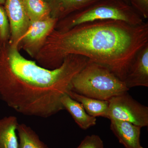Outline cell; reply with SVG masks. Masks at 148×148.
<instances>
[{"label": "cell", "instance_id": "6", "mask_svg": "<svg viewBox=\"0 0 148 148\" xmlns=\"http://www.w3.org/2000/svg\"><path fill=\"white\" fill-rule=\"evenodd\" d=\"M57 21L51 17L43 21L31 22L26 34L16 45L18 50H23L32 58H35L55 29Z\"/></svg>", "mask_w": 148, "mask_h": 148}, {"label": "cell", "instance_id": "11", "mask_svg": "<svg viewBox=\"0 0 148 148\" xmlns=\"http://www.w3.org/2000/svg\"><path fill=\"white\" fill-rule=\"evenodd\" d=\"M61 103L64 110L69 112L81 129L86 130L96 125V118L88 114L82 105L68 94L61 98Z\"/></svg>", "mask_w": 148, "mask_h": 148}, {"label": "cell", "instance_id": "7", "mask_svg": "<svg viewBox=\"0 0 148 148\" xmlns=\"http://www.w3.org/2000/svg\"><path fill=\"white\" fill-rule=\"evenodd\" d=\"M5 9L7 14L10 36L9 41L17 45L31 24L23 0H6Z\"/></svg>", "mask_w": 148, "mask_h": 148}, {"label": "cell", "instance_id": "13", "mask_svg": "<svg viewBox=\"0 0 148 148\" xmlns=\"http://www.w3.org/2000/svg\"><path fill=\"white\" fill-rule=\"evenodd\" d=\"M68 95L74 100L80 103L86 112L89 115L95 118L103 117L108 118V101L89 98L80 95L72 90L69 92Z\"/></svg>", "mask_w": 148, "mask_h": 148}, {"label": "cell", "instance_id": "17", "mask_svg": "<svg viewBox=\"0 0 148 148\" xmlns=\"http://www.w3.org/2000/svg\"><path fill=\"white\" fill-rule=\"evenodd\" d=\"M77 148H104V143L98 135H87Z\"/></svg>", "mask_w": 148, "mask_h": 148}, {"label": "cell", "instance_id": "9", "mask_svg": "<svg viewBox=\"0 0 148 148\" xmlns=\"http://www.w3.org/2000/svg\"><path fill=\"white\" fill-rule=\"evenodd\" d=\"M110 120L111 131L125 148H144L140 142L142 127L128 122Z\"/></svg>", "mask_w": 148, "mask_h": 148}, {"label": "cell", "instance_id": "5", "mask_svg": "<svg viewBox=\"0 0 148 148\" xmlns=\"http://www.w3.org/2000/svg\"><path fill=\"white\" fill-rule=\"evenodd\" d=\"M108 119L128 122L142 127L148 126V108L136 101L127 91L109 100Z\"/></svg>", "mask_w": 148, "mask_h": 148}, {"label": "cell", "instance_id": "19", "mask_svg": "<svg viewBox=\"0 0 148 148\" xmlns=\"http://www.w3.org/2000/svg\"><path fill=\"white\" fill-rule=\"evenodd\" d=\"M6 0H0V5H4Z\"/></svg>", "mask_w": 148, "mask_h": 148}, {"label": "cell", "instance_id": "8", "mask_svg": "<svg viewBox=\"0 0 148 148\" xmlns=\"http://www.w3.org/2000/svg\"><path fill=\"white\" fill-rule=\"evenodd\" d=\"M124 82L128 88L148 87V43L138 51Z\"/></svg>", "mask_w": 148, "mask_h": 148}, {"label": "cell", "instance_id": "10", "mask_svg": "<svg viewBox=\"0 0 148 148\" xmlns=\"http://www.w3.org/2000/svg\"><path fill=\"white\" fill-rule=\"evenodd\" d=\"M49 5L51 17L57 21L81 10L98 0H45Z\"/></svg>", "mask_w": 148, "mask_h": 148}, {"label": "cell", "instance_id": "3", "mask_svg": "<svg viewBox=\"0 0 148 148\" xmlns=\"http://www.w3.org/2000/svg\"><path fill=\"white\" fill-rule=\"evenodd\" d=\"M129 90L109 68L89 59L72 82V91L102 101H109Z\"/></svg>", "mask_w": 148, "mask_h": 148}, {"label": "cell", "instance_id": "20", "mask_svg": "<svg viewBox=\"0 0 148 148\" xmlns=\"http://www.w3.org/2000/svg\"><path fill=\"white\" fill-rule=\"evenodd\" d=\"M125 3H127L128 4L130 5V3L129 0H123Z\"/></svg>", "mask_w": 148, "mask_h": 148}, {"label": "cell", "instance_id": "14", "mask_svg": "<svg viewBox=\"0 0 148 148\" xmlns=\"http://www.w3.org/2000/svg\"><path fill=\"white\" fill-rule=\"evenodd\" d=\"M23 1L31 22L43 21L51 17L50 7L45 0Z\"/></svg>", "mask_w": 148, "mask_h": 148}, {"label": "cell", "instance_id": "2", "mask_svg": "<svg viewBox=\"0 0 148 148\" xmlns=\"http://www.w3.org/2000/svg\"><path fill=\"white\" fill-rule=\"evenodd\" d=\"M148 43V23L132 25L117 20L79 24L65 31L53 30L34 58L53 70L72 54L106 66L124 82L139 50Z\"/></svg>", "mask_w": 148, "mask_h": 148}, {"label": "cell", "instance_id": "4", "mask_svg": "<svg viewBox=\"0 0 148 148\" xmlns=\"http://www.w3.org/2000/svg\"><path fill=\"white\" fill-rule=\"evenodd\" d=\"M117 20L139 25L144 19L123 0H98L81 10L57 21L55 30L65 31L87 22Z\"/></svg>", "mask_w": 148, "mask_h": 148}, {"label": "cell", "instance_id": "1", "mask_svg": "<svg viewBox=\"0 0 148 148\" xmlns=\"http://www.w3.org/2000/svg\"><path fill=\"white\" fill-rule=\"evenodd\" d=\"M17 45L0 41V99L18 113L47 118L64 110L61 99L72 90V82L88 59L72 54L49 70L28 60Z\"/></svg>", "mask_w": 148, "mask_h": 148}, {"label": "cell", "instance_id": "12", "mask_svg": "<svg viewBox=\"0 0 148 148\" xmlns=\"http://www.w3.org/2000/svg\"><path fill=\"white\" fill-rule=\"evenodd\" d=\"M19 124L14 116L0 119V148H18L16 130Z\"/></svg>", "mask_w": 148, "mask_h": 148}, {"label": "cell", "instance_id": "16", "mask_svg": "<svg viewBox=\"0 0 148 148\" xmlns=\"http://www.w3.org/2000/svg\"><path fill=\"white\" fill-rule=\"evenodd\" d=\"M10 36V26L7 14L4 6L0 5V41H8Z\"/></svg>", "mask_w": 148, "mask_h": 148}, {"label": "cell", "instance_id": "18", "mask_svg": "<svg viewBox=\"0 0 148 148\" xmlns=\"http://www.w3.org/2000/svg\"><path fill=\"white\" fill-rule=\"evenodd\" d=\"M130 5L143 19L148 18V0H129Z\"/></svg>", "mask_w": 148, "mask_h": 148}, {"label": "cell", "instance_id": "15", "mask_svg": "<svg viewBox=\"0 0 148 148\" xmlns=\"http://www.w3.org/2000/svg\"><path fill=\"white\" fill-rule=\"evenodd\" d=\"M16 132L19 138L18 148H49L41 141L36 132L25 123H19Z\"/></svg>", "mask_w": 148, "mask_h": 148}]
</instances>
